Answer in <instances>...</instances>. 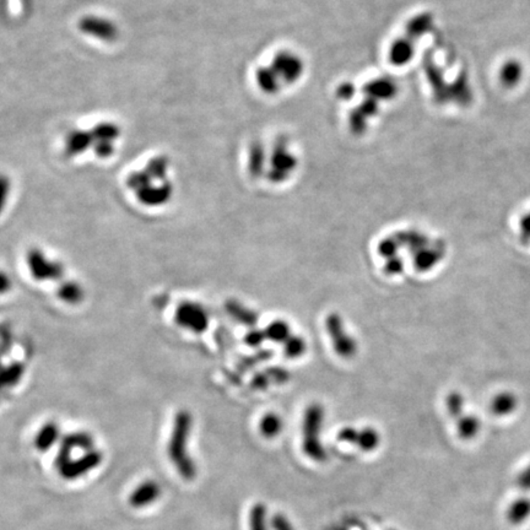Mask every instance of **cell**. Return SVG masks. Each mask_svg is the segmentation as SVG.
Here are the masks:
<instances>
[{
    "instance_id": "16",
    "label": "cell",
    "mask_w": 530,
    "mask_h": 530,
    "mask_svg": "<svg viewBox=\"0 0 530 530\" xmlns=\"http://www.w3.org/2000/svg\"><path fill=\"white\" fill-rule=\"evenodd\" d=\"M57 295L63 302L68 305H78L83 300V287L74 281L63 282L58 287Z\"/></svg>"
},
{
    "instance_id": "13",
    "label": "cell",
    "mask_w": 530,
    "mask_h": 530,
    "mask_svg": "<svg viewBox=\"0 0 530 530\" xmlns=\"http://www.w3.org/2000/svg\"><path fill=\"white\" fill-rule=\"evenodd\" d=\"M523 77V65L518 61H508L504 63L499 72V80L504 88H515L520 83Z\"/></svg>"
},
{
    "instance_id": "15",
    "label": "cell",
    "mask_w": 530,
    "mask_h": 530,
    "mask_svg": "<svg viewBox=\"0 0 530 530\" xmlns=\"http://www.w3.org/2000/svg\"><path fill=\"white\" fill-rule=\"evenodd\" d=\"M61 442L68 444L72 449H79L83 453L90 452L94 449V437L86 432H74L63 437Z\"/></svg>"
},
{
    "instance_id": "11",
    "label": "cell",
    "mask_w": 530,
    "mask_h": 530,
    "mask_svg": "<svg viewBox=\"0 0 530 530\" xmlns=\"http://www.w3.org/2000/svg\"><path fill=\"white\" fill-rule=\"evenodd\" d=\"M61 438V430L56 422H47L37 432L35 437V447L40 452H47Z\"/></svg>"
},
{
    "instance_id": "14",
    "label": "cell",
    "mask_w": 530,
    "mask_h": 530,
    "mask_svg": "<svg viewBox=\"0 0 530 530\" xmlns=\"http://www.w3.org/2000/svg\"><path fill=\"white\" fill-rule=\"evenodd\" d=\"M25 374V366L21 362H14L0 369V390L13 388L20 383Z\"/></svg>"
},
{
    "instance_id": "21",
    "label": "cell",
    "mask_w": 530,
    "mask_h": 530,
    "mask_svg": "<svg viewBox=\"0 0 530 530\" xmlns=\"http://www.w3.org/2000/svg\"><path fill=\"white\" fill-rule=\"evenodd\" d=\"M356 444L366 452L374 451V448H377V446L380 444V436L372 428H366L358 435Z\"/></svg>"
},
{
    "instance_id": "22",
    "label": "cell",
    "mask_w": 530,
    "mask_h": 530,
    "mask_svg": "<svg viewBox=\"0 0 530 530\" xmlns=\"http://www.w3.org/2000/svg\"><path fill=\"white\" fill-rule=\"evenodd\" d=\"M13 344H14V337H13L10 327L6 324L0 326V369L4 367L3 358L10 351Z\"/></svg>"
},
{
    "instance_id": "24",
    "label": "cell",
    "mask_w": 530,
    "mask_h": 530,
    "mask_svg": "<svg viewBox=\"0 0 530 530\" xmlns=\"http://www.w3.org/2000/svg\"><path fill=\"white\" fill-rule=\"evenodd\" d=\"M479 428H480V424H479L478 419H475V417H465V419L460 420L459 425H458L459 436L463 437L464 440H470V438L476 436Z\"/></svg>"
},
{
    "instance_id": "25",
    "label": "cell",
    "mask_w": 530,
    "mask_h": 530,
    "mask_svg": "<svg viewBox=\"0 0 530 530\" xmlns=\"http://www.w3.org/2000/svg\"><path fill=\"white\" fill-rule=\"evenodd\" d=\"M515 405V401L511 395H499L497 401L494 403V411L499 415H504L513 410Z\"/></svg>"
},
{
    "instance_id": "18",
    "label": "cell",
    "mask_w": 530,
    "mask_h": 530,
    "mask_svg": "<svg viewBox=\"0 0 530 530\" xmlns=\"http://www.w3.org/2000/svg\"><path fill=\"white\" fill-rule=\"evenodd\" d=\"M168 165L170 160L166 156L154 157L146 165L145 171L152 179H159V181H165L166 179L167 171H168Z\"/></svg>"
},
{
    "instance_id": "1",
    "label": "cell",
    "mask_w": 530,
    "mask_h": 530,
    "mask_svg": "<svg viewBox=\"0 0 530 530\" xmlns=\"http://www.w3.org/2000/svg\"><path fill=\"white\" fill-rule=\"evenodd\" d=\"M192 422V416L188 411H179L175 417L168 442V457L175 465L177 473L184 480H193L197 475V467L188 452Z\"/></svg>"
},
{
    "instance_id": "30",
    "label": "cell",
    "mask_w": 530,
    "mask_h": 530,
    "mask_svg": "<svg viewBox=\"0 0 530 530\" xmlns=\"http://www.w3.org/2000/svg\"><path fill=\"white\" fill-rule=\"evenodd\" d=\"M358 435H359V432L355 431L353 428H345V430L339 433V440L340 441L348 442V443H356Z\"/></svg>"
},
{
    "instance_id": "29",
    "label": "cell",
    "mask_w": 530,
    "mask_h": 530,
    "mask_svg": "<svg viewBox=\"0 0 530 530\" xmlns=\"http://www.w3.org/2000/svg\"><path fill=\"white\" fill-rule=\"evenodd\" d=\"M517 486L523 491H530V465L517 476Z\"/></svg>"
},
{
    "instance_id": "12",
    "label": "cell",
    "mask_w": 530,
    "mask_h": 530,
    "mask_svg": "<svg viewBox=\"0 0 530 530\" xmlns=\"http://www.w3.org/2000/svg\"><path fill=\"white\" fill-rule=\"evenodd\" d=\"M507 520L512 525H520L530 517V499L518 497L507 508Z\"/></svg>"
},
{
    "instance_id": "10",
    "label": "cell",
    "mask_w": 530,
    "mask_h": 530,
    "mask_svg": "<svg viewBox=\"0 0 530 530\" xmlns=\"http://www.w3.org/2000/svg\"><path fill=\"white\" fill-rule=\"evenodd\" d=\"M451 101L462 106H468L473 101V90L469 83L467 74L460 73L458 78L451 83Z\"/></svg>"
},
{
    "instance_id": "2",
    "label": "cell",
    "mask_w": 530,
    "mask_h": 530,
    "mask_svg": "<svg viewBox=\"0 0 530 530\" xmlns=\"http://www.w3.org/2000/svg\"><path fill=\"white\" fill-rule=\"evenodd\" d=\"M322 411L319 410L317 406L307 411L306 419L303 422V451L308 457L316 462H323L327 457L326 451L319 441Z\"/></svg>"
},
{
    "instance_id": "20",
    "label": "cell",
    "mask_w": 530,
    "mask_h": 530,
    "mask_svg": "<svg viewBox=\"0 0 530 530\" xmlns=\"http://www.w3.org/2000/svg\"><path fill=\"white\" fill-rule=\"evenodd\" d=\"M281 428H282V422L279 419V416L266 415L260 422V431L266 438L278 436L280 433Z\"/></svg>"
},
{
    "instance_id": "4",
    "label": "cell",
    "mask_w": 530,
    "mask_h": 530,
    "mask_svg": "<svg viewBox=\"0 0 530 530\" xmlns=\"http://www.w3.org/2000/svg\"><path fill=\"white\" fill-rule=\"evenodd\" d=\"M102 453L99 451H90V452L83 453L81 457L77 459H70L67 464L58 469L61 476L69 481H74L78 479L83 478L88 475L90 472L101 465L102 463Z\"/></svg>"
},
{
    "instance_id": "5",
    "label": "cell",
    "mask_w": 530,
    "mask_h": 530,
    "mask_svg": "<svg viewBox=\"0 0 530 530\" xmlns=\"http://www.w3.org/2000/svg\"><path fill=\"white\" fill-rule=\"evenodd\" d=\"M176 321L181 327L192 330L194 333H203L208 328V314L202 306L193 302H183L177 308Z\"/></svg>"
},
{
    "instance_id": "8",
    "label": "cell",
    "mask_w": 530,
    "mask_h": 530,
    "mask_svg": "<svg viewBox=\"0 0 530 530\" xmlns=\"http://www.w3.org/2000/svg\"><path fill=\"white\" fill-rule=\"evenodd\" d=\"M172 193H173V188L171 183L165 182L160 187L149 186L144 189H140L139 192H136V198L146 207H160L171 199Z\"/></svg>"
},
{
    "instance_id": "23",
    "label": "cell",
    "mask_w": 530,
    "mask_h": 530,
    "mask_svg": "<svg viewBox=\"0 0 530 530\" xmlns=\"http://www.w3.org/2000/svg\"><path fill=\"white\" fill-rule=\"evenodd\" d=\"M151 182H152V178L147 175L146 171L133 172L127 178V186L136 192H139L140 189L149 187L151 186Z\"/></svg>"
},
{
    "instance_id": "9",
    "label": "cell",
    "mask_w": 530,
    "mask_h": 530,
    "mask_svg": "<svg viewBox=\"0 0 530 530\" xmlns=\"http://www.w3.org/2000/svg\"><path fill=\"white\" fill-rule=\"evenodd\" d=\"M94 144L95 138L91 131L72 130L65 138V152L69 156L80 155Z\"/></svg>"
},
{
    "instance_id": "26",
    "label": "cell",
    "mask_w": 530,
    "mask_h": 530,
    "mask_svg": "<svg viewBox=\"0 0 530 530\" xmlns=\"http://www.w3.org/2000/svg\"><path fill=\"white\" fill-rule=\"evenodd\" d=\"M94 150L97 156L101 159H107L113 154L115 147L112 141H95Z\"/></svg>"
},
{
    "instance_id": "32",
    "label": "cell",
    "mask_w": 530,
    "mask_h": 530,
    "mask_svg": "<svg viewBox=\"0 0 530 530\" xmlns=\"http://www.w3.org/2000/svg\"><path fill=\"white\" fill-rule=\"evenodd\" d=\"M522 227L524 230L525 234H530V214H528V215L522 220Z\"/></svg>"
},
{
    "instance_id": "6",
    "label": "cell",
    "mask_w": 530,
    "mask_h": 530,
    "mask_svg": "<svg viewBox=\"0 0 530 530\" xmlns=\"http://www.w3.org/2000/svg\"><path fill=\"white\" fill-rule=\"evenodd\" d=\"M80 31L102 41L113 42L118 37V29L112 21L99 16H85L79 22Z\"/></svg>"
},
{
    "instance_id": "17",
    "label": "cell",
    "mask_w": 530,
    "mask_h": 530,
    "mask_svg": "<svg viewBox=\"0 0 530 530\" xmlns=\"http://www.w3.org/2000/svg\"><path fill=\"white\" fill-rule=\"evenodd\" d=\"M91 133L94 136L95 141H112L113 143V140L120 136V127L115 125V123L104 122V123L95 125Z\"/></svg>"
},
{
    "instance_id": "28",
    "label": "cell",
    "mask_w": 530,
    "mask_h": 530,
    "mask_svg": "<svg viewBox=\"0 0 530 530\" xmlns=\"http://www.w3.org/2000/svg\"><path fill=\"white\" fill-rule=\"evenodd\" d=\"M271 527L274 530H295L292 527L290 520L286 518L285 515H275L271 520Z\"/></svg>"
},
{
    "instance_id": "19",
    "label": "cell",
    "mask_w": 530,
    "mask_h": 530,
    "mask_svg": "<svg viewBox=\"0 0 530 530\" xmlns=\"http://www.w3.org/2000/svg\"><path fill=\"white\" fill-rule=\"evenodd\" d=\"M250 530H269L268 512L263 504H255L250 513Z\"/></svg>"
},
{
    "instance_id": "31",
    "label": "cell",
    "mask_w": 530,
    "mask_h": 530,
    "mask_svg": "<svg viewBox=\"0 0 530 530\" xmlns=\"http://www.w3.org/2000/svg\"><path fill=\"white\" fill-rule=\"evenodd\" d=\"M11 289V280L6 273L0 271V294H6Z\"/></svg>"
},
{
    "instance_id": "3",
    "label": "cell",
    "mask_w": 530,
    "mask_h": 530,
    "mask_svg": "<svg viewBox=\"0 0 530 530\" xmlns=\"http://www.w3.org/2000/svg\"><path fill=\"white\" fill-rule=\"evenodd\" d=\"M26 262L32 278L36 280L56 281L64 275V268L61 263L48 260L43 252L36 248L27 252Z\"/></svg>"
},
{
    "instance_id": "27",
    "label": "cell",
    "mask_w": 530,
    "mask_h": 530,
    "mask_svg": "<svg viewBox=\"0 0 530 530\" xmlns=\"http://www.w3.org/2000/svg\"><path fill=\"white\" fill-rule=\"evenodd\" d=\"M10 179L6 175H0V214L3 213V210L6 208L8 195L10 192Z\"/></svg>"
},
{
    "instance_id": "7",
    "label": "cell",
    "mask_w": 530,
    "mask_h": 530,
    "mask_svg": "<svg viewBox=\"0 0 530 530\" xmlns=\"http://www.w3.org/2000/svg\"><path fill=\"white\" fill-rule=\"evenodd\" d=\"M162 489L160 483L154 480H145L138 485L129 497V504L134 508H145L155 504L161 497Z\"/></svg>"
}]
</instances>
